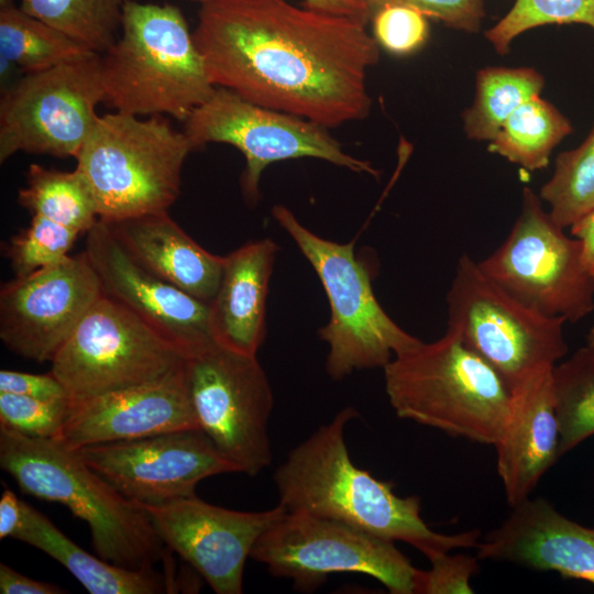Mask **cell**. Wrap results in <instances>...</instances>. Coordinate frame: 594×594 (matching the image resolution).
I'll use <instances>...</instances> for the list:
<instances>
[{
    "mask_svg": "<svg viewBox=\"0 0 594 594\" xmlns=\"http://www.w3.org/2000/svg\"><path fill=\"white\" fill-rule=\"evenodd\" d=\"M362 21L287 0H211L193 32L215 87L334 128L367 117L378 44Z\"/></svg>",
    "mask_w": 594,
    "mask_h": 594,
    "instance_id": "6da1fadb",
    "label": "cell"
},
{
    "mask_svg": "<svg viewBox=\"0 0 594 594\" xmlns=\"http://www.w3.org/2000/svg\"><path fill=\"white\" fill-rule=\"evenodd\" d=\"M352 407L339 411L295 447L274 472L279 504L343 522L391 541H403L428 560L454 549L477 548L480 530L453 535L432 530L420 515L418 496L400 497L394 484L356 466L344 440Z\"/></svg>",
    "mask_w": 594,
    "mask_h": 594,
    "instance_id": "7a4b0ae2",
    "label": "cell"
},
{
    "mask_svg": "<svg viewBox=\"0 0 594 594\" xmlns=\"http://www.w3.org/2000/svg\"><path fill=\"white\" fill-rule=\"evenodd\" d=\"M0 466L23 493L59 503L86 521L101 559L132 570H152L163 562L175 571L172 551L143 506L121 494L77 451L0 426Z\"/></svg>",
    "mask_w": 594,
    "mask_h": 594,
    "instance_id": "3957f363",
    "label": "cell"
},
{
    "mask_svg": "<svg viewBox=\"0 0 594 594\" xmlns=\"http://www.w3.org/2000/svg\"><path fill=\"white\" fill-rule=\"evenodd\" d=\"M100 62L103 103L128 114L185 122L216 89L183 12L167 3L129 2Z\"/></svg>",
    "mask_w": 594,
    "mask_h": 594,
    "instance_id": "277c9868",
    "label": "cell"
},
{
    "mask_svg": "<svg viewBox=\"0 0 594 594\" xmlns=\"http://www.w3.org/2000/svg\"><path fill=\"white\" fill-rule=\"evenodd\" d=\"M385 391L403 419L473 442L495 444L512 387L450 329L420 341L384 367Z\"/></svg>",
    "mask_w": 594,
    "mask_h": 594,
    "instance_id": "5b68a950",
    "label": "cell"
},
{
    "mask_svg": "<svg viewBox=\"0 0 594 594\" xmlns=\"http://www.w3.org/2000/svg\"><path fill=\"white\" fill-rule=\"evenodd\" d=\"M185 132L163 116H99L75 157L95 197L99 219L113 221L167 211L180 193L182 169L194 151Z\"/></svg>",
    "mask_w": 594,
    "mask_h": 594,
    "instance_id": "8992f818",
    "label": "cell"
},
{
    "mask_svg": "<svg viewBox=\"0 0 594 594\" xmlns=\"http://www.w3.org/2000/svg\"><path fill=\"white\" fill-rule=\"evenodd\" d=\"M272 215L314 267L326 292L330 318L319 337L328 344L326 370L331 378L383 369L395 355L421 341L382 308L373 292L371 271L356 257L353 243L317 235L284 206H274Z\"/></svg>",
    "mask_w": 594,
    "mask_h": 594,
    "instance_id": "52a82bcc",
    "label": "cell"
},
{
    "mask_svg": "<svg viewBox=\"0 0 594 594\" xmlns=\"http://www.w3.org/2000/svg\"><path fill=\"white\" fill-rule=\"evenodd\" d=\"M250 558L300 592L317 590L330 574L360 573L392 594H415L420 572L394 541L305 513L287 512L258 537Z\"/></svg>",
    "mask_w": 594,
    "mask_h": 594,
    "instance_id": "ba28073f",
    "label": "cell"
},
{
    "mask_svg": "<svg viewBox=\"0 0 594 594\" xmlns=\"http://www.w3.org/2000/svg\"><path fill=\"white\" fill-rule=\"evenodd\" d=\"M448 328L512 387L568 353L563 318L544 316L492 282L466 253L447 294Z\"/></svg>",
    "mask_w": 594,
    "mask_h": 594,
    "instance_id": "9c48e42d",
    "label": "cell"
},
{
    "mask_svg": "<svg viewBox=\"0 0 594 594\" xmlns=\"http://www.w3.org/2000/svg\"><path fill=\"white\" fill-rule=\"evenodd\" d=\"M563 229L526 187L507 238L477 264L525 306L575 323L594 310V277L583 266L579 240Z\"/></svg>",
    "mask_w": 594,
    "mask_h": 594,
    "instance_id": "30bf717a",
    "label": "cell"
},
{
    "mask_svg": "<svg viewBox=\"0 0 594 594\" xmlns=\"http://www.w3.org/2000/svg\"><path fill=\"white\" fill-rule=\"evenodd\" d=\"M185 354L134 312L101 295L52 360L72 402L157 381Z\"/></svg>",
    "mask_w": 594,
    "mask_h": 594,
    "instance_id": "8fae6325",
    "label": "cell"
},
{
    "mask_svg": "<svg viewBox=\"0 0 594 594\" xmlns=\"http://www.w3.org/2000/svg\"><path fill=\"white\" fill-rule=\"evenodd\" d=\"M199 428L239 472L255 476L272 463L270 381L256 355L212 341L185 356Z\"/></svg>",
    "mask_w": 594,
    "mask_h": 594,
    "instance_id": "7c38bea8",
    "label": "cell"
},
{
    "mask_svg": "<svg viewBox=\"0 0 594 594\" xmlns=\"http://www.w3.org/2000/svg\"><path fill=\"white\" fill-rule=\"evenodd\" d=\"M103 101L100 54L25 74L0 101V162L18 152L76 157Z\"/></svg>",
    "mask_w": 594,
    "mask_h": 594,
    "instance_id": "4fadbf2b",
    "label": "cell"
},
{
    "mask_svg": "<svg viewBox=\"0 0 594 594\" xmlns=\"http://www.w3.org/2000/svg\"><path fill=\"white\" fill-rule=\"evenodd\" d=\"M327 129L216 87L211 97L187 118L184 132L195 150L207 143H227L244 155L241 187L245 199L254 204L260 197L263 170L278 161L312 157L355 173L378 175L370 162L344 152Z\"/></svg>",
    "mask_w": 594,
    "mask_h": 594,
    "instance_id": "5bb4252c",
    "label": "cell"
},
{
    "mask_svg": "<svg viewBox=\"0 0 594 594\" xmlns=\"http://www.w3.org/2000/svg\"><path fill=\"white\" fill-rule=\"evenodd\" d=\"M80 458L125 497L140 505H162L196 495L210 476L239 472L200 429L92 444Z\"/></svg>",
    "mask_w": 594,
    "mask_h": 594,
    "instance_id": "9a60e30c",
    "label": "cell"
},
{
    "mask_svg": "<svg viewBox=\"0 0 594 594\" xmlns=\"http://www.w3.org/2000/svg\"><path fill=\"white\" fill-rule=\"evenodd\" d=\"M101 295L85 251L14 277L0 289V339L22 358L52 362Z\"/></svg>",
    "mask_w": 594,
    "mask_h": 594,
    "instance_id": "2e32d148",
    "label": "cell"
},
{
    "mask_svg": "<svg viewBox=\"0 0 594 594\" xmlns=\"http://www.w3.org/2000/svg\"><path fill=\"white\" fill-rule=\"evenodd\" d=\"M173 552L182 557L217 594H241L248 558L258 537L282 518V504L262 512H239L196 495L162 505H142Z\"/></svg>",
    "mask_w": 594,
    "mask_h": 594,
    "instance_id": "e0dca14e",
    "label": "cell"
},
{
    "mask_svg": "<svg viewBox=\"0 0 594 594\" xmlns=\"http://www.w3.org/2000/svg\"><path fill=\"white\" fill-rule=\"evenodd\" d=\"M86 233L85 253L103 296L134 312L185 355L215 341L209 304L135 263L100 219Z\"/></svg>",
    "mask_w": 594,
    "mask_h": 594,
    "instance_id": "ac0fdd59",
    "label": "cell"
},
{
    "mask_svg": "<svg viewBox=\"0 0 594 594\" xmlns=\"http://www.w3.org/2000/svg\"><path fill=\"white\" fill-rule=\"evenodd\" d=\"M195 428L199 425L183 363L178 370L157 381L84 400H70L57 442L76 451L92 444Z\"/></svg>",
    "mask_w": 594,
    "mask_h": 594,
    "instance_id": "d6986e66",
    "label": "cell"
},
{
    "mask_svg": "<svg viewBox=\"0 0 594 594\" xmlns=\"http://www.w3.org/2000/svg\"><path fill=\"white\" fill-rule=\"evenodd\" d=\"M481 542L477 558L499 560L594 585V528L583 526L543 498L529 497Z\"/></svg>",
    "mask_w": 594,
    "mask_h": 594,
    "instance_id": "ffe728a7",
    "label": "cell"
},
{
    "mask_svg": "<svg viewBox=\"0 0 594 594\" xmlns=\"http://www.w3.org/2000/svg\"><path fill=\"white\" fill-rule=\"evenodd\" d=\"M553 366L538 369L512 386L507 416L494 444L497 473L512 507L529 497L560 457Z\"/></svg>",
    "mask_w": 594,
    "mask_h": 594,
    "instance_id": "44dd1931",
    "label": "cell"
},
{
    "mask_svg": "<svg viewBox=\"0 0 594 594\" xmlns=\"http://www.w3.org/2000/svg\"><path fill=\"white\" fill-rule=\"evenodd\" d=\"M103 222L140 266L206 304L212 301L223 256L201 248L167 211Z\"/></svg>",
    "mask_w": 594,
    "mask_h": 594,
    "instance_id": "7402d4cb",
    "label": "cell"
},
{
    "mask_svg": "<svg viewBox=\"0 0 594 594\" xmlns=\"http://www.w3.org/2000/svg\"><path fill=\"white\" fill-rule=\"evenodd\" d=\"M278 251L271 239L249 242L223 256L216 296L209 304L210 328L219 344L256 355L265 336V308Z\"/></svg>",
    "mask_w": 594,
    "mask_h": 594,
    "instance_id": "603a6c76",
    "label": "cell"
},
{
    "mask_svg": "<svg viewBox=\"0 0 594 594\" xmlns=\"http://www.w3.org/2000/svg\"><path fill=\"white\" fill-rule=\"evenodd\" d=\"M12 538L63 564L91 594H160L180 588L175 573L127 569L88 553L25 502L22 521Z\"/></svg>",
    "mask_w": 594,
    "mask_h": 594,
    "instance_id": "cb8c5ba5",
    "label": "cell"
},
{
    "mask_svg": "<svg viewBox=\"0 0 594 594\" xmlns=\"http://www.w3.org/2000/svg\"><path fill=\"white\" fill-rule=\"evenodd\" d=\"M0 54L24 74H29L43 72L95 52L30 15L12 0H0Z\"/></svg>",
    "mask_w": 594,
    "mask_h": 594,
    "instance_id": "d4e9b609",
    "label": "cell"
},
{
    "mask_svg": "<svg viewBox=\"0 0 594 594\" xmlns=\"http://www.w3.org/2000/svg\"><path fill=\"white\" fill-rule=\"evenodd\" d=\"M543 76L531 67L490 66L475 77L472 105L462 113L466 136L491 141L509 116L527 100L539 96Z\"/></svg>",
    "mask_w": 594,
    "mask_h": 594,
    "instance_id": "484cf974",
    "label": "cell"
},
{
    "mask_svg": "<svg viewBox=\"0 0 594 594\" xmlns=\"http://www.w3.org/2000/svg\"><path fill=\"white\" fill-rule=\"evenodd\" d=\"M573 128L552 103L536 96L503 123L488 151L528 170L547 167L553 148Z\"/></svg>",
    "mask_w": 594,
    "mask_h": 594,
    "instance_id": "4316f807",
    "label": "cell"
},
{
    "mask_svg": "<svg viewBox=\"0 0 594 594\" xmlns=\"http://www.w3.org/2000/svg\"><path fill=\"white\" fill-rule=\"evenodd\" d=\"M25 177L26 186L19 190L18 201L32 215L79 233L88 232L99 220L92 191L77 168L64 172L31 164Z\"/></svg>",
    "mask_w": 594,
    "mask_h": 594,
    "instance_id": "83f0119b",
    "label": "cell"
},
{
    "mask_svg": "<svg viewBox=\"0 0 594 594\" xmlns=\"http://www.w3.org/2000/svg\"><path fill=\"white\" fill-rule=\"evenodd\" d=\"M135 0H21V9L97 54L119 36L125 6Z\"/></svg>",
    "mask_w": 594,
    "mask_h": 594,
    "instance_id": "f1b7e54d",
    "label": "cell"
},
{
    "mask_svg": "<svg viewBox=\"0 0 594 594\" xmlns=\"http://www.w3.org/2000/svg\"><path fill=\"white\" fill-rule=\"evenodd\" d=\"M560 457L594 435V350L578 349L552 369Z\"/></svg>",
    "mask_w": 594,
    "mask_h": 594,
    "instance_id": "f546056e",
    "label": "cell"
},
{
    "mask_svg": "<svg viewBox=\"0 0 594 594\" xmlns=\"http://www.w3.org/2000/svg\"><path fill=\"white\" fill-rule=\"evenodd\" d=\"M539 196L562 228L594 209V125L579 146L557 156L554 172Z\"/></svg>",
    "mask_w": 594,
    "mask_h": 594,
    "instance_id": "4dcf8cb0",
    "label": "cell"
},
{
    "mask_svg": "<svg viewBox=\"0 0 594 594\" xmlns=\"http://www.w3.org/2000/svg\"><path fill=\"white\" fill-rule=\"evenodd\" d=\"M579 23L594 31V0H516L485 37L498 54H506L513 40L540 25Z\"/></svg>",
    "mask_w": 594,
    "mask_h": 594,
    "instance_id": "1f68e13d",
    "label": "cell"
},
{
    "mask_svg": "<svg viewBox=\"0 0 594 594\" xmlns=\"http://www.w3.org/2000/svg\"><path fill=\"white\" fill-rule=\"evenodd\" d=\"M78 231L38 215H32L29 227L13 235L6 245L15 277H24L65 258Z\"/></svg>",
    "mask_w": 594,
    "mask_h": 594,
    "instance_id": "d6a6232c",
    "label": "cell"
},
{
    "mask_svg": "<svg viewBox=\"0 0 594 594\" xmlns=\"http://www.w3.org/2000/svg\"><path fill=\"white\" fill-rule=\"evenodd\" d=\"M69 408L68 398L43 399L0 392V426L28 437L57 441Z\"/></svg>",
    "mask_w": 594,
    "mask_h": 594,
    "instance_id": "836d02e7",
    "label": "cell"
},
{
    "mask_svg": "<svg viewBox=\"0 0 594 594\" xmlns=\"http://www.w3.org/2000/svg\"><path fill=\"white\" fill-rule=\"evenodd\" d=\"M374 38L394 55H409L428 40L426 15L407 3L388 4L372 15Z\"/></svg>",
    "mask_w": 594,
    "mask_h": 594,
    "instance_id": "e575fe53",
    "label": "cell"
},
{
    "mask_svg": "<svg viewBox=\"0 0 594 594\" xmlns=\"http://www.w3.org/2000/svg\"><path fill=\"white\" fill-rule=\"evenodd\" d=\"M477 556L440 554L431 560L429 570H420L417 594H471V578L479 571Z\"/></svg>",
    "mask_w": 594,
    "mask_h": 594,
    "instance_id": "d590c367",
    "label": "cell"
},
{
    "mask_svg": "<svg viewBox=\"0 0 594 594\" xmlns=\"http://www.w3.org/2000/svg\"><path fill=\"white\" fill-rule=\"evenodd\" d=\"M404 3L451 29L471 33L480 30L485 15L483 0H404Z\"/></svg>",
    "mask_w": 594,
    "mask_h": 594,
    "instance_id": "8d00e7d4",
    "label": "cell"
},
{
    "mask_svg": "<svg viewBox=\"0 0 594 594\" xmlns=\"http://www.w3.org/2000/svg\"><path fill=\"white\" fill-rule=\"evenodd\" d=\"M0 392L43 399L68 398L64 386L52 372L48 374H32L1 370Z\"/></svg>",
    "mask_w": 594,
    "mask_h": 594,
    "instance_id": "74e56055",
    "label": "cell"
},
{
    "mask_svg": "<svg viewBox=\"0 0 594 594\" xmlns=\"http://www.w3.org/2000/svg\"><path fill=\"white\" fill-rule=\"evenodd\" d=\"M1 594H63L66 591L55 584L28 578L9 565L0 564Z\"/></svg>",
    "mask_w": 594,
    "mask_h": 594,
    "instance_id": "f35d334b",
    "label": "cell"
},
{
    "mask_svg": "<svg viewBox=\"0 0 594 594\" xmlns=\"http://www.w3.org/2000/svg\"><path fill=\"white\" fill-rule=\"evenodd\" d=\"M204 4L211 0H191ZM306 7L320 11L346 15L358 19L365 24L372 19L367 6L361 0H304Z\"/></svg>",
    "mask_w": 594,
    "mask_h": 594,
    "instance_id": "ab89813d",
    "label": "cell"
},
{
    "mask_svg": "<svg viewBox=\"0 0 594 594\" xmlns=\"http://www.w3.org/2000/svg\"><path fill=\"white\" fill-rule=\"evenodd\" d=\"M570 228L572 237L580 242L583 266L594 277V209L580 217Z\"/></svg>",
    "mask_w": 594,
    "mask_h": 594,
    "instance_id": "60d3db41",
    "label": "cell"
},
{
    "mask_svg": "<svg viewBox=\"0 0 594 594\" xmlns=\"http://www.w3.org/2000/svg\"><path fill=\"white\" fill-rule=\"evenodd\" d=\"M23 517V502L10 490L0 498V539L12 538Z\"/></svg>",
    "mask_w": 594,
    "mask_h": 594,
    "instance_id": "b9f144b4",
    "label": "cell"
},
{
    "mask_svg": "<svg viewBox=\"0 0 594 594\" xmlns=\"http://www.w3.org/2000/svg\"><path fill=\"white\" fill-rule=\"evenodd\" d=\"M363 1L367 8L370 9L372 15L380 10L381 8L394 4V3H404V0H361Z\"/></svg>",
    "mask_w": 594,
    "mask_h": 594,
    "instance_id": "7bdbcfd3",
    "label": "cell"
},
{
    "mask_svg": "<svg viewBox=\"0 0 594 594\" xmlns=\"http://www.w3.org/2000/svg\"><path fill=\"white\" fill-rule=\"evenodd\" d=\"M588 348L594 350V324L591 327L586 334V344Z\"/></svg>",
    "mask_w": 594,
    "mask_h": 594,
    "instance_id": "ee69618b",
    "label": "cell"
}]
</instances>
